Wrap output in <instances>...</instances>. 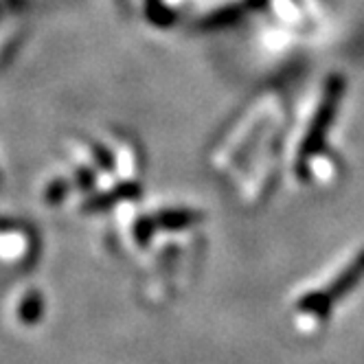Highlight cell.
Returning <instances> with one entry per match:
<instances>
[{
	"instance_id": "1",
	"label": "cell",
	"mask_w": 364,
	"mask_h": 364,
	"mask_svg": "<svg viewBox=\"0 0 364 364\" xmlns=\"http://www.w3.org/2000/svg\"><path fill=\"white\" fill-rule=\"evenodd\" d=\"M345 88H347V84H345L343 75H331L327 80V84H325V90H323L321 103L316 108V114H314V119H311L307 132H305V139L301 143L299 163H296V171H299L301 178H307L311 159H316V156L325 147L327 132H329V127L336 121V114H338V108H341Z\"/></svg>"
},
{
	"instance_id": "2",
	"label": "cell",
	"mask_w": 364,
	"mask_h": 364,
	"mask_svg": "<svg viewBox=\"0 0 364 364\" xmlns=\"http://www.w3.org/2000/svg\"><path fill=\"white\" fill-rule=\"evenodd\" d=\"M362 279H364V250H360L353 257V262L349 266H345L341 270V274H338L329 285H325L323 290L305 294L299 301V309L305 311V314L325 318L338 301H343L347 294H351L358 288Z\"/></svg>"
}]
</instances>
